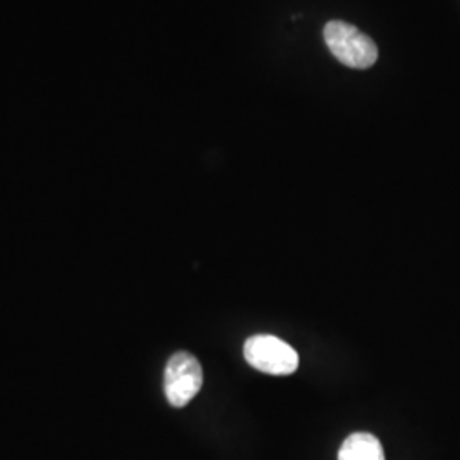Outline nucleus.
Here are the masks:
<instances>
[{
    "mask_svg": "<svg viewBox=\"0 0 460 460\" xmlns=\"http://www.w3.org/2000/svg\"><path fill=\"white\" fill-rule=\"evenodd\" d=\"M324 40L329 51L349 68H370L377 62V45L370 36L358 28L343 22L331 21L324 28Z\"/></svg>",
    "mask_w": 460,
    "mask_h": 460,
    "instance_id": "1",
    "label": "nucleus"
},
{
    "mask_svg": "<svg viewBox=\"0 0 460 460\" xmlns=\"http://www.w3.org/2000/svg\"><path fill=\"white\" fill-rule=\"evenodd\" d=\"M338 460H385V454L377 437L358 431L343 442Z\"/></svg>",
    "mask_w": 460,
    "mask_h": 460,
    "instance_id": "4",
    "label": "nucleus"
},
{
    "mask_svg": "<svg viewBox=\"0 0 460 460\" xmlns=\"http://www.w3.org/2000/svg\"><path fill=\"white\" fill-rule=\"evenodd\" d=\"M244 358L252 368L270 376H292L298 368L296 349L271 334H256L246 340Z\"/></svg>",
    "mask_w": 460,
    "mask_h": 460,
    "instance_id": "2",
    "label": "nucleus"
},
{
    "mask_svg": "<svg viewBox=\"0 0 460 460\" xmlns=\"http://www.w3.org/2000/svg\"><path fill=\"white\" fill-rule=\"evenodd\" d=\"M203 385V368L197 357L180 351L174 353L165 365L164 393L174 408H184L197 397Z\"/></svg>",
    "mask_w": 460,
    "mask_h": 460,
    "instance_id": "3",
    "label": "nucleus"
}]
</instances>
